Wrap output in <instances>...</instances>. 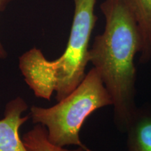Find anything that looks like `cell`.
<instances>
[{
  "label": "cell",
  "mask_w": 151,
  "mask_h": 151,
  "mask_svg": "<svg viewBox=\"0 0 151 151\" xmlns=\"http://www.w3.org/2000/svg\"><path fill=\"white\" fill-rule=\"evenodd\" d=\"M132 13L139 26L141 37L140 60L147 64L151 60V0H121Z\"/></svg>",
  "instance_id": "8992f818"
},
{
  "label": "cell",
  "mask_w": 151,
  "mask_h": 151,
  "mask_svg": "<svg viewBox=\"0 0 151 151\" xmlns=\"http://www.w3.org/2000/svg\"><path fill=\"white\" fill-rule=\"evenodd\" d=\"M12 0H0V12L6 8L8 4ZM7 58V52L0 40V59H6Z\"/></svg>",
  "instance_id": "ba28073f"
},
{
  "label": "cell",
  "mask_w": 151,
  "mask_h": 151,
  "mask_svg": "<svg viewBox=\"0 0 151 151\" xmlns=\"http://www.w3.org/2000/svg\"><path fill=\"white\" fill-rule=\"evenodd\" d=\"M100 9L104 29L94 38L88 60L110 94L116 127L125 132L137 107L134 58L141 52V37L137 20L121 0H104Z\"/></svg>",
  "instance_id": "6da1fadb"
},
{
  "label": "cell",
  "mask_w": 151,
  "mask_h": 151,
  "mask_svg": "<svg viewBox=\"0 0 151 151\" xmlns=\"http://www.w3.org/2000/svg\"><path fill=\"white\" fill-rule=\"evenodd\" d=\"M22 139L28 151H84L81 147L69 150L52 144L47 137L46 127L39 124H35L32 129L26 132Z\"/></svg>",
  "instance_id": "52a82bcc"
},
{
  "label": "cell",
  "mask_w": 151,
  "mask_h": 151,
  "mask_svg": "<svg viewBox=\"0 0 151 151\" xmlns=\"http://www.w3.org/2000/svg\"><path fill=\"white\" fill-rule=\"evenodd\" d=\"M27 109L28 104L20 97L6 104L0 120V151H28L19 134L20 127L30 118V115L22 116Z\"/></svg>",
  "instance_id": "277c9868"
},
{
  "label": "cell",
  "mask_w": 151,
  "mask_h": 151,
  "mask_svg": "<svg viewBox=\"0 0 151 151\" xmlns=\"http://www.w3.org/2000/svg\"><path fill=\"white\" fill-rule=\"evenodd\" d=\"M97 0H73L74 14L65 50L58 59L47 60L40 49L32 48L19 58L24 80L38 98L58 101L69 95L86 76L89 43L97 16Z\"/></svg>",
  "instance_id": "7a4b0ae2"
},
{
  "label": "cell",
  "mask_w": 151,
  "mask_h": 151,
  "mask_svg": "<svg viewBox=\"0 0 151 151\" xmlns=\"http://www.w3.org/2000/svg\"><path fill=\"white\" fill-rule=\"evenodd\" d=\"M112 99L94 68L69 95L50 107L32 106L30 118L34 124L46 127L47 137L60 147L78 146L92 151L80 139V131L86 119L98 109L112 106Z\"/></svg>",
  "instance_id": "3957f363"
},
{
  "label": "cell",
  "mask_w": 151,
  "mask_h": 151,
  "mask_svg": "<svg viewBox=\"0 0 151 151\" xmlns=\"http://www.w3.org/2000/svg\"><path fill=\"white\" fill-rule=\"evenodd\" d=\"M125 132L127 151H151V104L137 107Z\"/></svg>",
  "instance_id": "5b68a950"
}]
</instances>
